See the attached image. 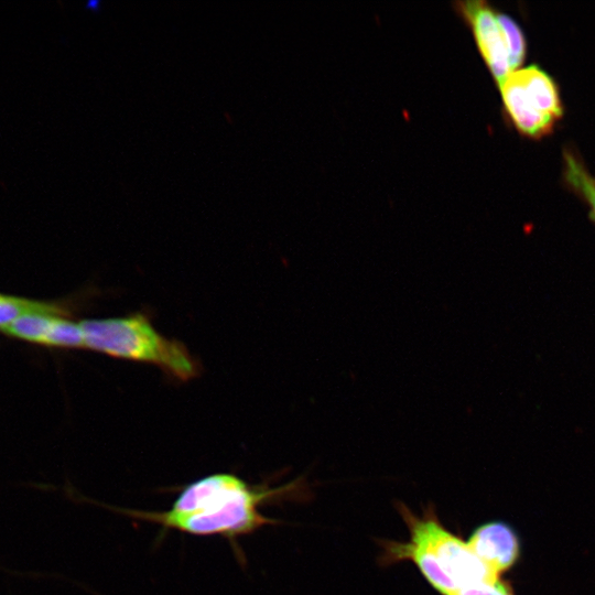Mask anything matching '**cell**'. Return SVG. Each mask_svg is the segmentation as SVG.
Wrapping results in <instances>:
<instances>
[{
    "label": "cell",
    "instance_id": "obj_1",
    "mask_svg": "<svg viewBox=\"0 0 595 595\" xmlns=\"http://www.w3.org/2000/svg\"><path fill=\"white\" fill-rule=\"evenodd\" d=\"M293 485L270 488L252 485L232 473H214L181 487L172 507L164 511L107 506L128 517L198 537H220L237 547V539L275 523L260 508Z\"/></svg>",
    "mask_w": 595,
    "mask_h": 595
},
{
    "label": "cell",
    "instance_id": "obj_2",
    "mask_svg": "<svg viewBox=\"0 0 595 595\" xmlns=\"http://www.w3.org/2000/svg\"><path fill=\"white\" fill-rule=\"evenodd\" d=\"M401 513L409 527L410 541L385 545L388 562L411 560L442 595H455L469 585L499 581V575L467 542L444 529L434 517L419 519L407 508Z\"/></svg>",
    "mask_w": 595,
    "mask_h": 595
},
{
    "label": "cell",
    "instance_id": "obj_3",
    "mask_svg": "<svg viewBox=\"0 0 595 595\" xmlns=\"http://www.w3.org/2000/svg\"><path fill=\"white\" fill-rule=\"evenodd\" d=\"M84 347L111 357L155 365L178 380H190L199 372L198 361L180 342L166 338L147 316L80 321Z\"/></svg>",
    "mask_w": 595,
    "mask_h": 595
},
{
    "label": "cell",
    "instance_id": "obj_4",
    "mask_svg": "<svg viewBox=\"0 0 595 595\" xmlns=\"http://www.w3.org/2000/svg\"><path fill=\"white\" fill-rule=\"evenodd\" d=\"M453 8L470 30L478 52L498 87L511 73L498 10L483 0L456 1Z\"/></svg>",
    "mask_w": 595,
    "mask_h": 595
},
{
    "label": "cell",
    "instance_id": "obj_5",
    "mask_svg": "<svg viewBox=\"0 0 595 595\" xmlns=\"http://www.w3.org/2000/svg\"><path fill=\"white\" fill-rule=\"evenodd\" d=\"M3 332L33 344L62 348L84 347L79 322L66 317L65 311L58 305L25 313Z\"/></svg>",
    "mask_w": 595,
    "mask_h": 595
},
{
    "label": "cell",
    "instance_id": "obj_6",
    "mask_svg": "<svg viewBox=\"0 0 595 595\" xmlns=\"http://www.w3.org/2000/svg\"><path fill=\"white\" fill-rule=\"evenodd\" d=\"M506 123L521 137L541 140L555 130L558 122L542 112L534 98L511 72L498 86Z\"/></svg>",
    "mask_w": 595,
    "mask_h": 595
},
{
    "label": "cell",
    "instance_id": "obj_7",
    "mask_svg": "<svg viewBox=\"0 0 595 595\" xmlns=\"http://www.w3.org/2000/svg\"><path fill=\"white\" fill-rule=\"evenodd\" d=\"M467 544L498 575L510 569L519 555L517 534L501 521H493L478 527Z\"/></svg>",
    "mask_w": 595,
    "mask_h": 595
},
{
    "label": "cell",
    "instance_id": "obj_8",
    "mask_svg": "<svg viewBox=\"0 0 595 595\" xmlns=\"http://www.w3.org/2000/svg\"><path fill=\"white\" fill-rule=\"evenodd\" d=\"M515 72L542 112L559 123L564 115V105L556 80L538 64Z\"/></svg>",
    "mask_w": 595,
    "mask_h": 595
},
{
    "label": "cell",
    "instance_id": "obj_9",
    "mask_svg": "<svg viewBox=\"0 0 595 595\" xmlns=\"http://www.w3.org/2000/svg\"><path fill=\"white\" fill-rule=\"evenodd\" d=\"M561 175L563 186L587 206L589 218L595 221V176L571 144L562 150Z\"/></svg>",
    "mask_w": 595,
    "mask_h": 595
},
{
    "label": "cell",
    "instance_id": "obj_10",
    "mask_svg": "<svg viewBox=\"0 0 595 595\" xmlns=\"http://www.w3.org/2000/svg\"><path fill=\"white\" fill-rule=\"evenodd\" d=\"M498 21L501 26L508 55L511 72L522 67L528 52V44L526 35L516 20L510 15L498 11Z\"/></svg>",
    "mask_w": 595,
    "mask_h": 595
},
{
    "label": "cell",
    "instance_id": "obj_11",
    "mask_svg": "<svg viewBox=\"0 0 595 595\" xmlns=\"http://www.w3.org/2000/svg\"><path fill=\"white\" fill-rule=\"evenodd\" d=\"M57 304L0 293V329L4 331L21 315L55 307Z\"/></svg>",
    "mask_w": 595,
    "mask_h": 595
},
{
    "label": "cell",
    "instance_id": "obj_12",
    "mask_svg": "<svg viewBox=\"0 0 595 595\" xmlns=\"http://www.w3.org/2000/svg\"><path fill=\"white\" fill-rule=\"evenodd\" d=\"M455 595H512L511 589L500 580L491 583H477L461 588Z\"/></svg>",
    "mask_w": 595,
    "mask_h": 595
}]
</instances>
